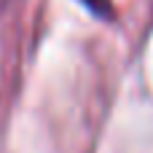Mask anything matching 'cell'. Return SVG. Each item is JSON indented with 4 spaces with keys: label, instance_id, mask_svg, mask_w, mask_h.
<instances>
[{
    "label": "cell",
    "instance_id": "obj_1",
    "mask_svg": "<svg viewBox=\"0 0 153 153\" xmlns=\"http://www.w3.org/2000/svg\"><path fill=\"white\" fill-rule=\"evenodd\" d=\"M94 19L100 22H116V3L113 0H78Z\"/></svg>",
    "mask_w": 153,
    "mask_h": 153
}]
</instances>
